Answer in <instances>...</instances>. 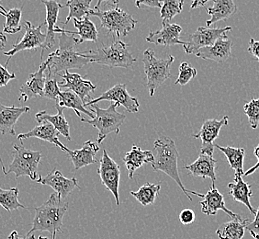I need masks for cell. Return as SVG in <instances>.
<instances>
[{
    "mask_svg": "<svg viewBox=\"0 0 259 239\" xmlns=\"http://www.w3.org/2000/svg\"><path fill=\"white\" fill-rule=\"evenodd\" d=\"M58 135L59 133L58 131L55 129V126L50 124L49 122H42L40 125L35 126L33 129L30 130L27 133L20 134L18 135V139L23 140L28 139V138H39V139L44 140L46 142H49L53 145H56L57 147H59L62 151L67 152L68 148L63 145L58 139Z\"/></svg>",
    "mask_w": 259,
    "mask_h": 239,
    "instance_id": "20",
    "label": "cell"
},
{
    "mask_svg": "<svg viewBox=\"0 0 259 239\" xmlns=\"http://www.w3.org/2000/svg\"><path fill=\"white\" fill-rule=\"evenodd\" d=\"M209 0H192V3H191V10H194L197 8H200V7H204L207 2H209Z\"/></svg>",
    "mask_w": 259,
    "mask_h": 239,
    "instance_id": "48",
    "label": "cell"
},
{
    "mask_svg": "<svg viewBox=\"0 0 259 239\" xmlns=\"http://www.w3.org/2000/svg\"><path fill=\"white\" fill-rule=\"evenodd\" d=\"M36 181L40 184L51 187L62 200L67 198V196L76 188L80 189L77 179L75 178L67 179L59 170H52L45 177L39 176V179Z\"/></svg>",
    "mask_w": 259,
    "mask_h": 239,
    "instance_id": "14",
    "label": "cell"
},
{
    "mask_svg": "<svg viewBox=\"0 0 259 239\" xmlns=\"http://www.w3.org/2000/svg\"><path fill=\"white\" fill-rule=\"evenodd\" d=\"M100 150V146L92 141H87L84 146L79 150H67V154L75 166V170H78L85 166L97 162L96 154Z\"/></svg>",
    "mask_w": 259,
    "mask_h": 239,
    "instance_id": "25",
    "label": "cell"
},
{
    "mask_svg": "<svg viewBox=\"0 0 259 239\" xmlns=\"http://www.w3.org/2000/svg\"><path fill=\"white\" fill-rule=\"evenodd\" d=\"M254 239H259V234H251Z\"/></svg>",
    "mask_w": 259,
    "mask_h": 239,
    "instance_id": "52",
    "label": "cell"
},
{
    "mask_svg": "<svg viewBox=\"0 0 259 239\" xmlns=\"http://www.w3.org/2000/svg\"><path fill=\"white\" fill-rule=\"evenodd\" d=\"M97 171L100 177L101 183L114 196L117 205H120V166L110 157L108 154V152L105 149L103 150L102 156L100 160V166Z\"/></svg>",
    "mask_w": 259,
    "mask_h": 239,
    "instance_id": "9",
    "label": "cell"
},
{
    "mask_svg": "<svg viewBox=\"0 0 259 239\" xmlns=\"http://www.w3.org/2000/svg\"><path fill=\"white\" fill-rule=\"evenodd\" d=\"M6 12H7V10H5V8L0 4V15H4Z\"/></svg>",
    "mask_w": 259,
    "mask_h": 239,
    "instance_id": "51",
    "label": "cell"
},
{
    "mask_svg": "<svg viewBox=\"0 0 259 239\" xmlns=\"http://www.w3.org/2000/svg\"><path fill=\"white\" fill-rule=\"evenodd\" d=\"M174 56L168 55L166 59H158L155 57V52L152 49H146L144 52V65L147 78L146 86L149 90V95L153 97L155 90L160 86L171 77L170 67L174 62Z\"/></svg>",
    "mask_w": 259,
    "mask_h": 239,
    "instance_id": "7",
    "label": "cell"
},
{
    "mask_svg": "<svg viewBox=\"0 0 259 239\" xmlns=\"http://www.w3.org/2000/svg\"><path fill=\"white\" fill-rule=\"evenodd\" d=\"M30 110V107H7L0 103V133L15 135V125L20 117Z\"/></svg>",
    "mask_w": 259,
    "mask_h": 239,
    "instance_id": "21",
    "label": "cell"
},
{
    "mask_svg": "<svg viewBox=\"0 0 259 239\" xmlns=\"http://www.w3.org/2000/svg\"><path fill=\"white\" fill-rule=\"evenodd\" d=\"M162 3L161 19L163 22H169L175 16L181 13L183 4L180 0H160Z\"/></svg>",
    "mask_w": 259,
    "mask_h": 239,
    "instance_id": "37",
    "label": "cell"
},
{
    "mask_svg": "<svg viewBox=\"0 0 259 239\" xmlns=\"http://www.w3.org/2000/svg\"><path fill=\"white\" fill-rule=\"evenodd\" d=\"M180 75L178 79L175 81V85L180 84L181 86L186 85L190 82V80L194 79L197 76V70L188 62H182L180 65Z\"/></svg>",
    "mask_w": 259,
    "mask_h": 239,
    "instance_id": "40",
    "label": "cell"
},
{
    "mask_svg": "<svg viewBox=\"0 0 259 239\" xmlns=\"http://www.w3.org/2000/svg\"><path fill=\"white\" fill-rule=\"evenodd\" d=\"M254 155L257 157V163L254 165L253 168H251V169H249L247 171H245V172H244V177H247V176H249V175L253 174V173H254L255 170H258L259 169V145L254 148Z\"/></svg>",
    "mask_w": 259,
    "mask_h": 239,
    "instance_id": "46",
    "label": "cell"
},
{
    "mask_svg": "<svg viewBox=\"0 0 259 239\" xmlns=\"http://www.w3.org/2000/svg\"><path fill=\"white\" fill-rule=\"evenodd\" d=\"M125 166L129 171V178L133 179L135 171L144 164H153L155 162V155L150 150H142L137 145H133L132 149L125 154Z\"/></svg>",
    "mask_w": 259,
    "mask_h": 239,
    "instance_id": "23",
    "label": "cell"
},
{
    "mask_svg": "<svg viewBox=\"0 0 259 239\" xmlns=\"http://www.w3.org/2000/svg\"><path fill=\"white\" fill-rule=\"evenodd\" d=\"M90 15L99 18L101 27L118 38L126 37L137 24L133 16L119 7H114L109 10H90Z\"/></svg>",
    "mask_w": 259,
    "mask_h": 239,
    "instance_id": "8",
    "label": "cell"
},
{
    "mask_svg": "<svg viewBox=\"0 0 259 239\" xmlns=\"http://www.w3.org/2000/svg\"><path fill=\"white\" fill-rule=\"evenodd\" d=\"M244 111L248 118L249 125L253 129H257L259 125V98L252 99L244 104Z\"/></svg>",
    "mask_w": 259,
    "mask_h": 239,
    "instance_id": "39",
    "label": "cell"
},
{
    "mask_svg": "<svg viewBox=\"0 0 259 239\" xmlns=\"http://www.w3.org/2000/svg\"><path fill=\"white\" fill-rule=\"evenodd\" d=\"M103 2H109V3H110V5L118 7L119 3H120V0H98L95 6V10H100V6H101Z\"/></svg>",
    "mask_w": 259,
    "mask_h": 239,
    "instance_id": "47",
    "label": "cell"
},
{
    "mask_svg": "<svg viewBox=\"0 0 259 239\" xmlns=\"http://www.w3.org/2000/svg\"><path fill=\"white\" fill-rule=\"evenodd\" d=\"M234 181L228 184L229 194L233 197L234 201L244 204L247 206L251 214L255 215L256 211L250 203V199L253 197V192L251 190V185L244 182L243 176L239 174H234Z\"/></svg>",
    "mask_w": 259,
    "mask_h": 239,
    "instance_id": "27",
    "label": "cell"
},
{
    "mask_svg": "<svg viewBox=\"0 0 259 239\" xmlns=\"http://www.w3.org/2000/svg\"><path fill=\"white\" fill-rule=\"evenodd\" d=\"M55 33H60L58 38L59 48L50 54L46 60L48 62L47 69L57 75L61 72L70 69L83 68L90 63L91 50L76 52L75 45L78 44V39H75L74 35L70 37L64 29H61L58 26L55 28Z\"/></svg>",
    "mask_w": 259,
    "mask_h": 239,
    "instance_id": "1",
    "label": "cell"
},
{
    "mask_svg": "<svg viewBox=\"0 0 259 239\" xmlns=\"http://www.w3.org/2000/svg\"><path fill=\"white\" fill-rule=\"evenodd\" d=\"M91 1L92 0H68L65 7L69 9V13L65 19V25L72 19L81 20L89 17Z\"/></svg>",
    "mask_w": 259,
    "mask_h": 239,
    "instance_id": "34",
    "label": "cell"
},
{
    "mask_svg": "<svg viewBox=\"0 0 259 239\" xmlns=\"http://www.w3.org/2000/svg\"><path fill=\"white\" fill-rule=\"evenodd\" d=\"M0 205L9 213L11 211L26 208L19 201V189L11 188L9 189H0Z\"/></svg>",
    "mask_w": 259,
    "mask_h": 239,
    "instance_id": "35",
    "label": "cell"
},
{
    "mask_svg": "<svg viewBox=\"0 0 259 239\" xmlns=\"http://www.w3.org/2000/svg\"><path fill=\"white\" fill-rule=\"evenodd\" d=\"M38 239H49L48 237H45V236H40Z\"/></svg>",
    "mask_w": 259,
    "mask_h": 239,
    "instance_id": "53",
    "label": "cell"
},
{
    "mask_svg": "<svg viewBox=\"0 0 259 239\" xmlns=\"http://www.w3.org/2000/svg\"><path fill=\"white\" fill-rule=\"evenodd\" d=\"M249 220L239 218L232 219L222 224L216 231L219 239H242L244 237L246 224Z\"/></svg>",
    "mask_w": 259,
    "mask_h": 239,
    "instance_id": "30",
    "label": "cell"
},
{
    "mask_svg": "<svg viewBox=\"0 0 259 239\" xmlns=\"http://www.w3.org/2000/svg\"><path fill=\"white\" fill-rule=\"evenodd\" d=\"M8 238H9V239H34L35 236H34V234H32V235H31V237H30V236H29V237H28V236H26L25 238H21V237H20V235H19V234H18V233H17V231H13V232H12V233H11V234H10V235H9V237H8Z\"/></svg>",
    "mask_w": 259,
    "mask_h": 239,
    "instance_id": "50",
    "label": "cell"
},
{
    "mask_svg": "<svg viewBox=\"0 0 259 239\" xmlns=\"http://www.w3.org/2000/svg\"><path fill=\"white\" fill-rule=\"evenodd\" d=\"M202 201L199 203L201 205V212L207 215H216L219 210L224 211L225 214L229 215L230 218L235 219L239 218L241 215L234 214L225 206L224 196L221 194L219 190L215 187L214 182H212L211 188L206 194L201 195Z\"/></svg>",
    "mask_w": 259,
    "mask_h": 239,
    "instance_id": "18",
    "label": "cell"
},
{
    "mask_svg": "<svg viewBox=\"0 0 259 239\" xmlns=\"http://www.w3.org/2000/svg\"><path fill=\"white\" fill-rule=\"evenodd\" d=\"M13 160L5 170L2 163V170L4 174L14 173L16 179L22 176H28L33 181L38 179V167L42 154L38 151L27 149L23 145H13Z\"/></svg>",
    "mask_w": 259,
    "mask_h": 239,
    "instance_id": "6",
    "label": "cell"
},
{
    "mask_svg": "<svg viewBox=\"0 0 259 239\" xmlns=\"http://www.w3.org/2000/svg\"><path fill=\"white\" fill-rule=\"evenodd\" d=\"M73 20H74V25L77 31L75 32V31L65 30V31L66 33H71L72 35H79L80 39L78 40L77 45H80L85 41H90V42L98 41V38H99L98 30H97L95 24L92 21H90L89 17L81 20H76V19H73Z\"/></svg>",
    "mask_w": 259,
    "mask_h": 239,
    "instance_id": "31",
    "label": "cell"
},
{
    "mask_svg": "<svg viewBox=\"0 0 259 239\" xmlns=\"http://www.w3.org/2000/svg\"><path fill=\"white\" fill-rule=\"evenodd\" d=\"M215 147L219 149L222 153H224L225 157L229 162L230 167L234 170L235 174L244 176V160L245 150L244 148H235L232 146H220L215 145Z\"/></svg>",
    "mask_w": 259,
    "mask_h": 239,
    "instance_id": "32",
    "label": "cell"
},
{
    "mask_svg": "<svg viewBox=\"0 0 259 239\" xmlns=\"http://www.w3.org/2000/svg\"><path fill=\"white\" fill-rule=\"evenodd\" d=\"M232 46L233 42L225 34L216 41L214 45L199 49L195 55L201 59L225 63L232 56Z\"/></svg>",
    "mask_w": 259,
    "mask_h": 239,
    "instance_id": "17",
    "label": "cell"
},
{
    "mask_svg": "<svg viewBox=\"0 0 259 239\" xmlns=\"http://www.w3.org/2000/svg\"><path fill=\"white\" fill-rule=\"evenodd\" d=\"M195 218H196V215L191 209H184L180 214V221L181 224L185 225L192 224L195 221Z\"/></svg>",
    "mask_w": 259,
    "mask_h": 239,
    "instance_id": "42",
    "label": "cell"
},
{
    "mask_svg": "<svg viewBox=\"0 0 259 239\" xmlns=\"http://www.w3.org/2000/svg\"><path fill=\"white\" fill-rule=\"evenodd\" d=\"M237 11V7L234 0H213V5L207 9L210 19L206 21L207 28H210L216 22L226 20Z\"/></svg>",
    "mask_w": 259,
    "mask_h": 239,
    "instance_id": "26",
    "label": "cell"
},
{
    "mask_svg": "<svg viewBox=\"0 0 259 239\" xmlns=\"http://www.w3.org/2000/svg\"><path fill=\"white\" fill-rule=\"evenodd\" d=\"M48 67V62L45 61L41 63L40 68L33 74L29 75V79L26 81L20 88V96L19 98L20 101H28L32 98L42 97L45 90V79L46 75L45 72Z\"/></svg>",
    "mask_w": 259,
    "mask_h": 239,
    "instance_id": "16",
    "label": "cell"
},
{
    "mask_svg": "<svg viewBox=\"0 0 259 239\" xmlns=\"http://www.w3.org/2000/svg\"><path fill=\"white\" fill-rule=\"evenodd\" d=\"M56 105L60 106L64 109H72L80 119L82 118L80 113L88 115L89 117H90V119L95 118V114H93L90 110H87L84 102L81 100L77 95L71 90L61 91L58 100L56 101Z\"/></svg>",
    "mask_w": 259,
    "mask_h": 239,
    "instance_id": "29",
    "label": "cell"
},
{
    "mask_svg": "<svg viewBox=\"0 0 259 239\" xmlns=\"http://www.w3.org/2000/svg\"><path fill=\"white\" fill-rule=\"evenodd\" d=\"M117 108L118 106L115 103H111L106 110L100 109L97 104L92 105L91 110L95 111V118H81L82 122L90 124L99 130V135L96 142L97 144H102L105 138L111 133H115L116 135L120 134V127L126 120V115L118 112Z\"/></svg>",
    "mask_w": 259,
    "mask_h": 239,
    "instance_id": "5",
    "label": "cell"
},
{
    "mask_svg": "<svg viewBox=\"0 0 259 239\" xmlns=\"http://www.w3.org/2000/svg\"><path fill=\"white\" fill-rule=\"evenodd\" d=\"M231 30L232 27L221 29L199 27L193 34L190 35L189 40L185 42L183 45L185 53L187 55H196L199 49L214 45L216 41Z\"/></svg>",
    "mask_w": 259,
    "mask_h": 239,
    "instance_id": "10",
    "label": "cell"
},
{
    "mask_svg": "<svg viewBox=\"0 0 259 239\" xmlns=\"http://www.w3.org/2000/svg\"><path fill=\"white\" fill-rule=\"evenodd\" d=\"M216 164L217 161L208 154H199V158L194 161L192 164L184 166L185 170H189L190 174L193 175L194 177H200L205 179L209 178L212 182L216 181Z\"/></svg>",
    "mask_w": 259,
    "mask_h": 239,
    "instance_id": "24",
    "label": "cell"
},
{
    "mask_svg": "<svg viewBox=\"0 0 259 239\" xmlns=\"http://www.w3.org/2000/svg\"><path fill=\"white\" fill-rule=\"evenodd\" d=\"M68 207V203L64 202L55 192L52 193L44 205L35 208L32 227L27 236L29 237L37 231H46L49 232L52 239H55L58 232L62 233L63 219Z\"/></svg>",
    "mask_w": 259,
    "mask_h": 239,
    "instance_id": "2",
    "label": "cell"
},
{
    "mask_svg": "<svg viewBox=\"0 0 259 239\" xmlns=\"http://www.w3.org/2000/svg\"><path fill=\"white\" fill-rule=\"evenodd\" d=\"M22 16V10L19 8H13L6 12L5 25L3 32L8 34H16L20 32L22 27L20 25V20Z\"/></svg>",
    "mask_w": 259,
    "mask_h": 239,
    "instance_id": "36",
    "label": "cell"
},
{
    "mask_svg": "<svg viewBox=\"0 0 259 239\" xmlns=\"http://www.w3.org/2000/svg\"><path fill=\"white\" fill-rule=\"evenodd\" d=\"M135 6L138 9H142V8H157V9H161L162 8V4L160 2V0H135Z\"/></svg>",
    "mask_w": 259,
    "mask_h": 239,
    "instance_id": "43",
    "label": "cell"
},
{
    "mask_svg": "<svg viewBox=\"0 0 259 239\" xmlns=\"http://www.w3.org/2000/svg\"><path fill=\"white\" fill-rule=\"evenodd\" d=\"M161 189L160 184H151L146 182L137 191H131V195L135 197L143 206L155 204V199L158 196Z\"/></svg>",
    "mask_w": 259,
    "mask_h": 239,
    "instance_id": "33",
    "label": "cell"
},
{
    "mask_svg": "<svg viewBox=\"0 0 259 239\" xmlns=\"http://www.w3.org/2000/svg\"><path fill=\"white\" fill-rule=\"evenodd\" d=\"M248 52L254 56L255 59L257 60L259 63V41H255L253 38L250 39Z\"/></svg>",
    "mask_w": 259,
    "mask_h": 239,
    "instance_id": "45",
    "label": "cell"
},
{
    "mask_svg": "<svg viewBox=\"0 0 259 239\" xmlns=\"http://www.w3.org/2000/svg\"><path fill=\"white\" fill-rule=\"evenodd\" d=\"M155 151L156 152L155 162L151 164L153 170L163 171L165 174L168 175L184 192L187 198L190 201H192V198L190 195V190H188L185 188L180 179L178 170V160L180 158V154L177 150L174 141L168 136L160 135L159 137L155 140Z\"/></svg>",
    "mask_w": 259,
    "mask_h": 239,
    "instance_id": "3",
    "label": "cell"
},
{
    "mask_svg": "<svg viewBox=\"0 0 259 239\" xmlns=\"http://www.w3.org/2000/svg\"><path fill=\"white\" fill-rule=\"evenodd\" d=\"M45 24V22L41 25L34 27L30 21L24 22L23 26L25 29V34L22 37V39L13 45L10 51L3 52V55L8 56V60L6 61V67L9 65L11 57L14 56L17 53L21 51L36 50L39 47H44L46 40V34L42 32L41 29Z\"/></svg>",
    "mask_w": 259,
    "mask_h": 239,
    "instance_id": "11",
    "label": "cell"
},
{
    "mask_svg": "<svg viewBox=\"0 0 259 239\" xmlns=\"http://www.w3.org/2000/svg\"><path fill=\"white\" fill-rule=\"evenodd\" d=\"M180 1H181V3H182V4L184 3V0H180Z\"/></svg>",
    "mask_w": 259,
    "mask_h": 239,
    "instance_id": "54",
    "label": "cell"
},
{
    "mask_svg": "<svg viewBox=\"0 0 259 239\" xmlns=\"http://www.w3.org/2000/svg\"><path fill=\"white\" fill-rule=\"evenodd\" d=\"M58 75L65 81V83H58L59 87L73 91L79 97L85 106L89 101L92 100L90 93L96 90V86L90 80L83 79L79 74L70 73L69 71H65L64 74H59Z\"/></svg>",
    "mask_w": 259,
    "mask_h": 239,
    "instance_id": "15",
    "label": "cell"
},
{
    "mask_svg": "<svg viewBox=\"0 0 259 239\" xmlns=\"http://www.w3.org/2000/svg\"><path fill=\"white\" fill-rule=\"evenodd\" d=\"M55 108H56V110H57V114H47V112L44 110V111H40V112H38L36 114V116H35L36 121L39 124L42 123V122H49L50 124L55 126V129L58 131V133L60 135L65 136L66 139L71 141L69 124L65 119V115L63 114L65 109L62 108L60 106H58V105H55Z\"/></svg>",
    "mask_w": 259,
    "mask_h": 239,
    "instance_id": "28",
    "label": "cell"
},
{
    "mask_svg": "<svg viewBox=\"0 0 259 239\" xmlns=\"http://www.w3.org/2000/svg\"><path fill=\"white\" fill-rule=\"evenodd\" d=\"M130 46L122 41H115L110 45H101L90 54V63L109 66L110 68H130L136 58L130 52Z\"/></svg>",
    "mask_w": 259,
    "mask_h": 239,
    "instance_id": "4",
    "label": "cell"
},
{
    "mask_svg": "<svg viewBox=\"0 0 259 239\" xmlns=\"http://www.w3.org/2000/svg\"><path fill=\"white\" fill-rule=\"evenodd\" d=\"M182 28L178 24H171L169 22H163L162 30L155 32L150 31L146 41L155 45L173 46L176 45H185V42L180 39Z\"/></svg>",
    "mask_w": 259,
    "mask_h": 239,
    "instance_id": "19",
    "label": "cell"
},
{
    "mask_svg": "<svg viewBox=\"0 0 259 239\" xmlns=\"http://www.w3.org/2000/svg\"><path fill=\"white\" fill-rule=\"evenodd\" d=\"M229 117L225 116L222 120H207L203 123L199 133L193 134L192 136L196 139H200L202 142L200 154H208L213 156L214 154V142L219 135L220 130L228 125Z\"/></svg>",
    "mask_w": 259,
    "mask_h": 239,
    "instance_id": "13",
    "label": "cell"
},
{
    "mask_svg": "<svg viewBox=\"0 0 259 239\" xmlns=\"http://www.w3.org/2000/svg\"><path fill=\"white\" fill-rule=\"evenodd\" d=\"M42 3L45 4V9H46L45 24L47 25V31H46V40L41 52V57L44 55V52L46 49H50L55 45L56 22L58 20L59 10L62 8H64V6L61 5L55 0H44Z\"/></svg>",
    "mask_w": 259,
    "mask_h": 239,
    "instance_id": "22",
    "label": "cell"
},
{
    "mask_svg": "<svg viewBox=\"0 0 259 239\" xmlns=\"http://www.w3.org/2000/svg\"><path fill=\"white\" fill-rule=\"evenodd\" d=\"M102 100L113 101L118 107L122 106L125 110L131 113H138L139 111V102L135 97H132L127 90L126 84H117L110 90L100 95L97 99H92L89 101L85 107H90Z\"/></svg>",
    "mask_w": 259,
    "mask_h": 239,
    "instance_id": "12",
    "label": "cell"
},
{
    "mask_svg": "<svg viewBox=\"0 0 259 239\" xmlns=\"http://www.w3.org/2000/svg\"><path fill=\"white\" fill-rule=\"evenodd\" d=\"M16 75L13 73H10L6 66L0 65V88L8 85L11 80L15 79Z\"/></svg>",
    "mask_w": 259,
    "mask_h": 239,
    "instance_id": "41",
    "label": "cell"
},
{
    "mask_svg": "<svg viewBox=\"0 0 259 239\" xmlns=\"http://www.w3.org/2000/svg\"><path fill=\"white\" fill-rule=\"evenodd\" d=\"M6 44H7V36L4 34L3 31L0 30V51H3L5 48Z\"/></svg>",
    "mask_w": 259,
    "mask_h": 239,
    "instance_id": "49",
    "label": "cell"
},
{
    "mask_svg": "<svg viewBox=\"0 0 259 239\" xmlns=\"http://www.w3.org/2000/svg\"><path fill=\"white\" fill-rule=\"evenodd\" d=\"M47 74L46 79H45V90H44V96L49 100L57 101L59 95L61 93L60 87L58 85V82L56 80V75L53 74L50 70H46Z\"/></svg>",
    "mask_w": 259,
    "mask_h": 239,
    "instance_id": "38",
    "label": "cell"
},
{
    "mask_svg": "<svg viewBox=\"0 0 259 239\" xmlns=\"http://www.w3.org/2000/svg\"><path fill=\"white\" fill-rule=\"evenodd\" d=\"M254 218L253 222H248L246 224L245 230H248L251 234H259V206L258 209L256 211V214L254 215Z\"/></svg>",
    "mask_w": 259,
    "mask_h": 239,
    "instance_id": "44",
    "label": "cell"
}]
</instances>
